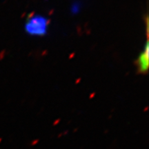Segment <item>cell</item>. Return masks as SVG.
Listing matches in <instances>:
<instances>
[{"label": "cell", "mask_w": 149, "mask_h": 149, "mask_svg": "<svg viewBox=\"0 0 149 149\" xmlns=\"http://www.w3.org/2000/svg\"><path fill=\"white\" fill-rule=\"evenodd\" d=\"M80 10H81V3L79 1H75V2L72 3L71 8H70V11H71L72 14L77 15Z\"/></svg>", "instance_id": "obj_3"}, {"label": "cell", "mask_w": 149, "mask_h": 149, "mask_svg": "<svg viewBox=\"0 0 149 149\" xmlns=\"http://www.w3.org/2000/svg\"><path fill=\"white\" fill-rule=\"evenodd\" d=\"M49 21L44 16L35 15L28 19L24 29L27 34L34 37L44 36L48 32Z\"/></svg>", "instance_id": "obj_1"}, {"label": "cell", "mask_w": 149, "mask_h": 149, "mask_svg": "<svg viewBox=\"0 0 149 149\" xmlns=\"http://www.w3.org/2000/svg\"><path fill=\"white\" fill-rule=\"evenodd\" d=\"M148 42L147 41L145 44L144 49L141 53L139 54L138 59H137V67H138V71L141 73H146L148 69Z\"/></svg>", "instance_id": "obj_2"}]
</instances>
